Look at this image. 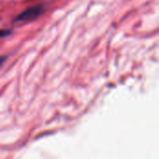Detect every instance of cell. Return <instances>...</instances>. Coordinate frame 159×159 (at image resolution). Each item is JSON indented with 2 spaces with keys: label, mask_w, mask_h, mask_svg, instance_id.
<instances>
[{
  "label": "cell",
  "mask_w": 159,
  "mask_h": 159,
  "mask_svg": "<svg viewBox=\"0 0 159 159\" xmlns=\"http://www.w3.org/2000/svg\"><path fill=\"white\" fill-rule=\"evenodd\" d=\"M42 11V7H30L28 9H26L24 12H22L21 14H20L16 20V21H24V20H28L31 19H34L36 18Z\"/></svg>",
  "instance_id": "obj_1"
},
{
  "label": "cell",
  "mask_w": 159,
  "mask_h": 159,
  "mask_svg": "<svg viewBox=\"0 0 159 159\" xmlns=\"http://www.w3.org/2000/svg\"><path fill=\"white\" fill-rule=\"evenodd\" d=\"M9 34V31H7V30H0V37L2 36H6Z\"/></svg>",
  "instance_id": "obj_2"
},
{
  "label": "cell",
  "mask_w": 159,
  "mask_h": 159,
  "mask_svg": "<svg viewBox=\"0 0 159 159\" xmlns=\"http://www.w3.org/2000/svg\"><path fill=\"white\" fill-rule=\"evenodd\" d=\"M5 57H0V66L3 64V62H4V61H5Z\"/></svg>",
  "instance_id": "obj_3"
}]
</instances>
